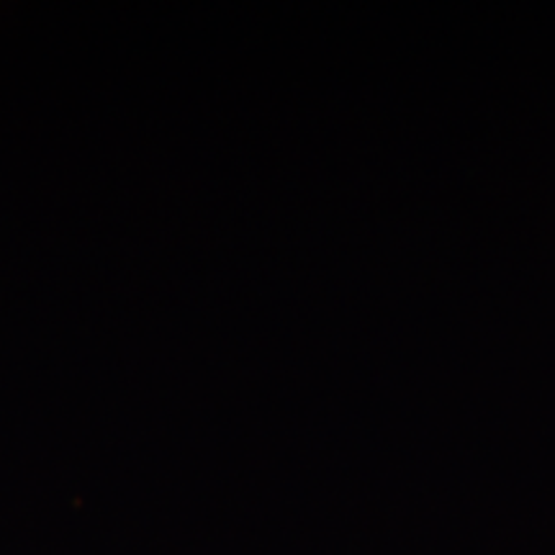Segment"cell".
<instances>
[]
</instances>
